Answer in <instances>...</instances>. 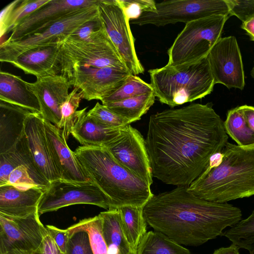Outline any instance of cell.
I'll use <instances>...</instances> for the list:
<instances>
[{
    "instance_id": "38",
    "label": "cell",
    "mask_w": 254,
    "mask_h": 254,
    "mask_svg": "<svg viewBox=\"0 0 254 254\" xmlns=\"http://www.w3.org/2000/svg\"><path fill=\"white\" fill-rule=\"evenodd\" d=\"M129 20L137 18L142 12L156 10L153 0H118Z\"/></svg>"
},
{
    "instance_id": "50",
    "label": "cell",
    "mask_w": 254,
    "mask_h": 254,
    "mask_svg": "<svg viewBox=\"0 0 254 254\" xmlns=\"http://www.w3.org/2000/svg\"><path fill=\"white\" fill-rule=\"evenodd\" d=\"M128 254H136V252L134 251H131Z\"/></svg>"
},
{
    "instance_id": "46",
    "label": "cell",
    "mask_w": 254,
    "mask_h": 254,
    "mask_svg": "<svg viewBox=\"0 0 254 254\" xmlns=\"http://www.w3.org/2000/svg\"><path fill=\"white\" fill-rule=\"evenodd\" d=\"M239 108L248 127L254 131V107L245 105L239 106Z\"/></svg>"
},
{
    "instance_id": "44",
    "label": "cell",
    "mask_w": 254,
    "mask_h": 254,
    "mask_svg": "<svg viewBox=\"0 0 254 254\" xmlns=\"http://www.w3.org/2000/svg\"><path fill=\"white\" fill-rule=\"evenodd\" d=\"M32 254H64L60 250L52 238L48 234L39 247Z\"/></svg>"
},
{
    "instance_id": "22",
    "label": "cell",
    "mask_w": 254,
    "mask_h": 254,
    "mask_svg": "<svg viewBox=\"0 0 254 254\" xmlns=\"http://www.w3.org/2000/svg\"><path fill=\"white\" fill-rule=\"evenodd\" d=\"M31 113L0 100V154L14 149L24 133L26 119Z\"/></svg>"
},
{
    "instance_id": "39",
    "label": "cell",
    "mask_w": 254,
    "mask_h": 254,
    "mask_svg": "<svg viewBox=\"0 0 254 254\" xmlns=\"http://www.w3.org/2000/svg\"><path fill=\"white\" fill-rule=\"evenodd\" d=\"M227 4L229 16L234 15L242 23L254 16V0H225Z\"/></svg>"
},
{
    "instance_id": "20",
    "label": "cell",
    "mask_w": 254,
    "mask_h": 254,
    "mask_svg": "<svg viewBox=\"0 0 254 254\" xmlns=\"http://www.w3.org/2000/svg\"><path fill=\"white\" fill-rule=\"evenodd\" d=\"M10 64L37 78L60 74V46L58 43L37 47L20 54Z\"/></svg>"
},
{
    "instance_id": "33",
    "label": "cell",
    "mask_w": 254,
    "mask_h": 254,
    "mask_svg": "<svg viewBox=\"0 0 254 254\" xmlns=\"http://www.w3.org/2000/svg\"><path fill=\"white\" fill-rule=\"evenodd\" d=\"M78 88H74L61 107L62 117L57 127L62 130L63 134L66 140L71 134L77 116V109L83 99L81 92H78Z\"/></svg>"
},
{
    "instance_id": "29",
    "label": "cell",
    "mask_w": 254,
    "mask_h": 254,
    "mask_svg": "<svg viewBox=\"0 0 254 254\" xmlns=\"http://www.w3.org/2000/svg\"><path fill=\"white\" fill-rule=\"evenodd\" d=\"M224 126L227 134L238 145L243 147L254 145V131L248 127L239 107L228 111Z\"/></svg>"
},
{
    "instance_id": "2",
    "label": "cell",
    "mask_w": 254,
    "mask_h": 254,
    "mask_svg": "<svg viewBox=\"0 0 254 254\" xmlns=\"http://www.w3.org/2000/svg\"><path fill=\"white\" fill-rule=\"evenodd\" d=\"M143 214L154 231L181 245L194 247L222 236L242 216L238 207L199 198L188 186L154 194L143 206Z\"/></svg>"
},
{
    "instance_id": "31",
    "label": "cell",
    "mask_w": 254,
    "mask_h": 254,
    "mask_svg": "<svg viewBox=\"0 0 254 254\" xmlns=\"http://www.w3.org/2000/svg\"><path fill=\"white\" fill-rule=\"evenodd\" d=\"M67 229L86 231L89 235L93 254H108L107 246L103 235L102 219L99 214L82 219Z\"/></svg>"
},
{
    "instance_id": "8",
    "label": "cell",
    "mask_w": 254,
    "mask_h": 254,
    "mask_svg": "<svg viewBox=\"0 0 254 254\" xmlns=\"http://www.w3.org/2000/svg\"><path fill=\"white\" fill-rule=\"evenodd\" d=\"M97 3L77 10L33 34L14 41L1 42L0 62L10 63L28 50L57 43L60 39L69 35L99 15Z\"/></svg>"
},
{
    "instance_id": "21",
    "label": "cell",
    "mask_w": 254,
    "mask_h": 254,
    "mask_svg": "<svg viewBox=\"0 0 254 254\" xmlns=\"http://www.w3.org/2000/svg\"><path fill=\"white\" fill-rule=\"evenodd\" d=\"M44 191L35 187L20 190L10 185L0 187V213L13 217H25L37 211Z\"/></svg>"
},
{
    "instance_id": "19",
    "label": "cell",
    "mask_w": 254,
    "mask_h": 254,
    "mask_svg": "<svg viewBox=\"0 0 254 254\" xmlns=\"http://www.w3.org/2000/svg\"><path fill=\"white\" fill-rule=\"evenodd\" d=\"M44 122L49 148L61 175V180L73 183L91 181L80 165L74 151L67 145L62 130L47 120L44 119Z\"/></svg>"
},
{
    "instance_id": "25",
    "label": "cell",
    "mask_w": 254,
    "mask_h": 254,
    "mask_svg": "<svg viewBox=\"0 0 254 254\" xmlns=\"http://www.w3.org/2000/svg\"><path fill=\"white\" fill-rule=\"evenodd\" d=\"M99 215L108 254H128L132 251L124 235L119 209H109Z\"/></svg>"
},
{
    "instance_id": "32",
    "label": "cell",
    "mask_w": 254,
    "mask_h": 254,
    "mask_svg": "<svg viewBox=\"0 0 254 254\" xmlns=\"http://www.w3.org/2000/svg\"><path fill=\"white\" fill-rule=\"evenodd\" d=\"M152 92L153 90L150 84L137 75L131 74L124 84L101 102L104 105Z\"/></svg>"
},
{
    "instance_id": "35",
    "label": "cell",
    "mask_w": 254,
    "mask_h": 254,
    "mask_svg": "<svg viewBox=\"0 0 254 254\" xmlns=\"http://www.w3.org/2000/svg\"><path fill=\"white\" fill-rule=\"evenodd\" d=\"M87 115L96 124L106 128H119L130 124L127 119L98 102L87 112Z\"/></svg>"
},
{
    "instance_id": "49",
    "label": "cell",
    "mask_w": 254,
    "mask_h": 254,
    "mask_svg": "<svg viewBox=\"0 0 254 254\" xmlns=\"http://www.w3.org/2000/svg\"><path fill=\"white\" fill-rule=\"evenodd\" d=\"M251 75H252V76L253 77V78L254 79V65L253 67V69L251 71Z\"/></svg>"
},
{
    "instance_id": "1",
    "label": "cell",
    "mask_w": 254,
    "mask_h": 254,
    "mask_svg": "<svg viewBox=\"0 0 254 254\" xmlns=\"http://www.w3.org/2000/svg\"><path fill=\"white\" fill-rule=\"evenodd\" d=\"M212 106L190 103L150 116L145 140L153 177L189 186L222 152L228 136Z\"/></svg>"
},
{
    "instance_id": "37",
    "label": "cell",
    "mask_w": 254,
    "mask_h": 254,
    "mask_svg": "<svg viewBox=\"0 0 254 254\" xmlns=\"http://www.w3.org/2000/svg\"><path fill=\"white\" fill-rule=\"evenodd\" d=\"M67 230L68 238L65 254H93L86 231Z\"/></svg>"
},
{
    "instance_id": "34",
    "label": "cell",
    "mask_w": 254,
    "mask_h": 254,
    "mask_svg": "<svg viewBox=\"0 0 254 254\" xmlns=\"http://www.w3.org/2000/svg\"><path fill=\"white\" fill-rule=\"evenodd\" d=\"M11 151L14 152L20 165L27 168L31 178L44 192L50 183L45 179L37 167L28 149L24 133L14 149Z\"/></svg>"
},
{
    "instance_id": "42",
    "label": "cell",
    "mask_w": 254,
    "mask_h": 254,
    "mask_svg": "<svg viewBox=\"0 0 254 254\" xmlns=\"http://www.w3.org/2000/svg\"><path fill=\"white\" fill-rule=\"evenodd\" d=\"M103 23L99 14L97 17L86 22L73 33L65 37L76 41L86 40L93 34L101 29Z\"/></svg>"
},
{
    "instance_id": "7",
    "label": "cell",
    "mask_w": 254,
    "mask_h": 254,
    "mask_svg": "<svg viewBox=\"0 0 254 254\" xmlns=\"http://www.w3.org/2000/svg\"><path fill=\"white\" fill-rule=\"evenodd\" d=\"M229 17L213 15L186 23L167 51V65L191 63L207 57L221 38L224 24Z\"/></svg>"
},
{
    "instance_id": "43",
    "label": "cell",
    "mask_w": 254,
    "mask_h": 254,
    "mask_svg": "<svg viewBox=\"0 0 254 254\" xmlns=\"http://www.w3.org/2000/svg\"><path fill=\"white\" fill-rule=\"evenodd\" d=\"M45 227L48 234L52 238L61 252L65 254L68 238L67 230L59 229L49 225Z\"/></svg>"
},
{
    "instance_id": "48",
    "label": "cell",
    "mask_w": 254,
    "mask_h": 254,
    "mask_svg": "<svg viewBox=\"0 0 254 254\" xmlns=\"http://www.w3.org/2000/svg\"><path fill=\"white\" fill-rule=\"evenodd\" d=\"M239 248L232 244L228 247H222L214 251L212 254H240Z\"/></svg>"
},
{
    "instance_id": "23",
    "label": "cell",
    "mask_w": 254,
    "mask_h": 254,
    "mask_svg": "<svg viewBox=\"0 0 254 254\" xmlns=\"http://www.w3.org/2000/svg\"><path fill=\"white\" fill-rule=\"evenodd\" d=\"M0 100L41 114L38 100L21 77L10 73L0 72Z\"/></svg>"
},
{
    "instance_id": "41",
    "label": "cell",
    "mask_w": 254,
    "mask_h": 254,
    "mask_svg": "<svg viewBox=\"0 0 254 254\" xmlns=\"http://www.w3.org/2000/svg\"><path fill=\"white\" fill-rule=\"evenodd\" d=\"M19 166L13 151L0 154V187L7 185L10 173Z\"/></svg>"
},
{
    "instance_id": "47",
    "label": "cell",
    "mask_w": 254,
    "mask_h": 254,
    "mask_svg": "<svg viewBox=\"0 0 254 254\" xmlns=\"http://www.w3.org/2000/svg\"><path fill=\"white\" fill-rule=\"evenodd\" d=\"M241 27L246 31L251 40L254 41V16L248 21L242 23Z\"/></svg>"
},
{
    "instance_id": "45",
    "label": "cell",
    "mask_w": 254,
    "mask_h": 254,
    "mask_svg": "<svg viewBox=\"0 0 254 254\" xmlns=\"http://www.w3.org/2000/svg\"><path fill=\"white\" fill-rule=\"evenodd\" d=\"M20 0H15L11 2L1 10L0 14V36L1 38L6 34V26L10 16L13 10Z\"/></svg>"
},
{
    "instance_id": "36",
    "label": "cell",
    "mask_w": 254,
    "mask_h": 254,
    "mask_svg": "<svg viewBox=\"0 0 254 254\" xmlns=\"http://www.w3.org/2000/svg\"><path fill=\"white\" fill-rule=\"evenodd\" d=\"M50 0H21L11 12L6 24V34L12 31L24 19Z\"/></svg>"
},
{
    "instance_id": "12",
    "label": "cell",
    "mask_w": 254,
    "mask_h": 254,
    "mask_svg": "<svg viewBox=\"0 0 254 254\" xmlns=\"http://www.w3.org/2000/svg\"><path fill=\"white\" fill-rule=\"evenodd\" d=\"M38 211L25 217L0 213V254H32L48 234Z\"/></svg>"
},
{
    "instance_id": "17",
    "label": "cell",
    "mask_w": 254,
    "mask_h": 254,
    "mask_svg": "<svg viewBox=\"0 0 254 254\" xmlns=\"http://www.w3.org/2000/svg\"><path fill=\"white\" fill-rule=\"evenodd\" d=\"M41 114L31 113L26 119L24 135L31 155L39 171L50 183L61 179L48 145Z\"/></svg>"
},
{
    "instance_id": "16",
    "label": "cell",
    "mask_w": 254,
    "mask_h": 254,
    "mask_svg": "<svg viewBox=\"0 0 254 254\" xmlns=\"http://www.w3.org/2000/svg\"><path fill=\"white\" fill-rule=\"evenodd\" d=\"M97 1L98 0H50L20 22L5 41H14L39 31L71 13Z\"/></svg>"
},
{
    "instance_id": "14",
    "label": "cell",
    "mask_w": 254,
    "mask_h": 254,
    "mask_svg": "<svg viewBox=\"0 0 254 254\" xmlns=\"http://www.w3.org/2000/svg\"><path fill=\"white\" fill-rule=\"evenodd\" d=\"M215 84L243 90L245 75L240 48L234 36L221 38L207 56Z\"/></svg>"
},
{
    "instance_id": "6",
    "label": "cell",
    "mask_w": 254,
    "mask_h": 254,
    "mask_svg": "<svg viewBox=\"0 0 254 254\" xmlns=\"http://www.w3.org/2000/svg\"><path fill=\"white\" fill-rule=\"evenodd\" d=\"M61 75L66 78L80 68L115 67L128 70L103 24L87 40L60 39ZM129 71V70H128Z\"/></svg>"
},
{
    "instance_id": "27",
    "label": "cell",
    "mask_w": 254,
    "mask_h": 254,
    "mask_svg": "<svg viewBox=\"0 0 254 254\" xmlns=\"http://www.w3.org/2000/svg\"><path fill=\"white\" fill-rule=\"evenodd\" d=\"M155 96L153 92L122 100L108 103L104 105L127 119L130 123L140 120L154 104Z\"/></svg>"
},
{
    "instance_id": "10",
    "label": "cell",
    "mask_w": 254,
    "mask_h": 254,
    "mask_svg": "<svg viewBox=\"0 0 254 254\" xmlns=\"http://www.w3.org/2000/svg\"><path fill=\"white\" fill-rule=\"evenodd\" d=\"M91 204L105 209L110 208L109 199L92 181L73 183L58 180L50 183L43 192L37 211L45 213L74 204Z\"/></svg>"
},
{
    "instance_id": "18",
    "label": "cell",
    "mask_w": 254,
    "mask_h": 254,
    "mask_svg": "<svg viewBox=\"0 0 254 254\" xmlns=\"http://www.w3.org/2000/svg\"><path fill=\"white\" fill-rule=\"evenodd\" d=\"M28 85L38 100L43 118L57 127L62 117L61 106L71 86L68 79L58 74L37 78Z\"/></svg>"
},
{
    "instance_id": "51",
    "label": "cell",
    "mask_w": 254,
    "mask_h": 254,
    "mask_svg": "<svg viewBox=\"0 0 254 254\" xmlns=\"http://www.w3.org/2000/svg\"><path fill=\"white\" fill-rule=\"evenodd\" d=\"M11 254V253H5V254Z\"/></svg>"
},
{
    "instance_id": "30",
    "label": "cell",
    "mask_w": 254,
    "mask_h": 254,
    "mask_svg": "<svg viewBox=\"0 0 254 254\" xmlns=\"http://www.w3.org/2000/svg\"><path fill=\"white\" fill-rule=\"evenodd\" d=\"M239 249H244L254 254V209L246 219L241 220L222 235Z\"/></svg>"
},
{
    "instance_id": "15",
    "label": "cell",
    "mask_w": 254,
    "mask_h": 254,
    "mask_svg": "<svg viewBox=\"0 0 254 254\" xmlns=\"http://www.w3.org/2000/svg\"><path fill=\"white\" fill-rule=\"evenodd\" d=\"M131 74L128 70L115 67H88L77 69L66 78L71 86L80 90L83 99L101 101L124 84Z\"/></svg>"
},
{
    "instance_id": "24",
    "label": "cell",
    "mask_w": 254,
    "mask_h": 254,
    "mask_svg": "<svg viewBox=\"0 0 254 254\" xmlns=\"http://www.w3.org/2000/svg\"><path fill=\"white\" fill-rule=\"evenodd\" d=\"M86 109L78 111L71 134L82 146H105L118 134L120 128H106L99 126L87 115Z\"/></svg>"
},
{
    "instance_id": "5",
    "label": "cell",
    "mask_w": 254,
    "mask_h": 254,
    "mask_svg": "<svg viewBox=\"0 0 254 254\" xmlns=\"http://www.w3.org/2000/svg\"><path fill=\"white\" fill-rule=\"evenodd\" d=\"M148 73L155 97L171 108L203 98L215 85L207 57L177 65L166 64Z\"/></svg>"
},
{
    "instance_id": "11",
    "label": "cell",
    "mask_w": 254,
    "mask_h": 254,
    "mask_svg": "<svg viewBox=\"0 0 254 254\" xmlns=\"http://www.w3.org/2000/svg\"><path fill=\"white\" fill-rule=\"evenodd\" d=\"M99 16L105 29L119 51L129 71L133 75L143 73L134 46L129 20L118 0H98Z\"/></svg>"
},
{
    "instance_id": "28",
    "label": "cell",
    "mask_w": 254,
    "mask_h": 254,
    "mask_svg": "<svg viewBox=\"0 0 254 254\" xmlns=\"http://www.w3.org/2000/svg\"><path fill=\"white\" fill-rule=\"evenodd\" d=\"M135 252L136 254H190L187 248L154 231L144 234Z\"/></svg>"
},
{
    "instance_id": "40",
    "label": "cell",
    "mask_w": 254,
    "mask_h": 254,
    "mask_svg": "<svg viewBox=\"0 0 254 254\" xmlns=\"http://www.w3.org/2000/svg\"><path fill=\"white\" fill-rule=\"evenodd\" d=\"M7 185L20 190L38 187L31 178L27 168L23 165H20L12 171L9 176Z\"/></svg>"
},
{
    "instance_id": "9",
    "label": "cell",
    "mask_w": 254,
    "mask_h": 254,
    "mask_svg": "<svg viewBox=\"0 0 254 254\" xmlns=\"http://www.w3.org/2000/svg\"><path fill=\"white\" fill-rule=\"evenodd\" d=\"M213 15L229 16L225 0H169L156 3V10L142 12L129 23L157 27L183 22L185 24Z\"/></svg>"
},
{
    "instance_id": "26",
    "label": "cell",
    "mask_w": 254,
    "mask_h": 254,
    "mask_svg": "<svg viewBox=\"0 0 254 254\" xmlns=\"http://www.w3.org/2000/svg\"><path fill=\"white\" fill-rule=\"evenodd\" d=\"M125 238L132 251H136L142 237L146 233L147 222L143 207L124 206L119 208Z\"/></svg>"
},
{
    "instance_id": "13",
    "label": "cell",
    "mask_w": 254,
    "mask_h": 254,
    "mask_svg": "<svg viewBox=\"0 0 254 254\" xmlns=\"http://www.w3.org/2000/svg\"><path fill=\"white\" fill-rule=\"evenodd\" d=\"M105 146L121 165L151 186L153 176L145 140L130 124L122 127Z\"/></svg>"
},
{
    "instance_id": "3",
    "label": "cell",
    "mask_w": 254,
    "mask_h": 254,
    "mask_svg": "<svg viewBox=\"0 0 254 254\" xmlns=\"http://www.w3.org/2000/svg\"><path fill=\"white\" fill-rule=\"evenodd\" d=\"M188 190L202 199L226 203L254 195V145L227 142Z\"/></svg>"
},
{
    "instance_id": "4",
    "label": "cell",
    "mask_w": 254,
    "mask_h": 254,
    "mask_svg": "<svg viewBox=\"0 0 254 254\" xmlns=\"http://www.w3.org/2000/svg\"><path fill=\"white\" fill-rule=\"evenodd\" d=\"M74 152L86 175L109 199V209L143 207L153 196L150 186L119 163L105 146L81 145Z\"/></svg>"
}]
</instances>
